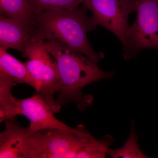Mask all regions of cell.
Returning a JSON list of instances; mask_svg holds the SVG:
<instances>
[{
  "instance_id": "5",
  "label": "cell",
  "mask_w": 158,
  "mask_h": 158,
  "mask_svg": "<svg viewBox=\"0 0 158 158\" xmlns=\"http://www.w3.org/2000/svg\"><path fill=\"white\" fill-rule=\"evenodd\" d=\"M135 20L129 26L123 56L126 60L135 58L141 51L158 50V0H136Z\"/></svg>"
},
{
  "instance_id": "4",
  "label": "cell",
  "mask_w": 158,
  "mask_h": 158,
  "mask_svg": "<svg viewBox=\"0 0 158 158\" xmlns=\"http://www.w3.org/2000/svg\"><path fill=\"white\" fill-rule=\"evenodd\" d=\"M42 33L29 44L23 55L28 60L25 63L35 81L37 92L44 98L54 113L62 107L54 95L61 88V80L56 61L44 46Z\"/></svg>"
},
{
  "instance_id": "7",
  "label": "cell",
  "mask_w": 158,
  "mask_h": 158,
  "mask_svg": "<svg viewBox=\"0 0 158 158\" xmlns=\"http://www.w3.org/2000/svg\"><path fill=\"white\" fill-rule=\"evenodd\" d=\"M38 132L41 158H77L93 137L82 125L73 131L45 129Z\"/></svg>"
},
{
  "instance_id": "9",
  "label": "cell",
  "mask_w": 158,
  "mask_h": 158,
  "mask_svg": "<svg viewBox=\"0 0 158 158\" xmlns=\"http://www.w3.org/2000/svg\"><path fill=\"white\" fill-rule=\"evenodd\" d=\"M6 129L0 134V158H31L30 128L19 126L16 117L6 120Z\"/></svg>"
},
{
  "instance_id": "10",
  "label": "cell",
  "mask_w": 158,
  "mask_h": 158,
  "mask_svg": "<svg viewBox=\"0 0 158 158\" xmlns=\"http://www.w3.org/2000/svg\"><path fill=\"white\" fill-rule=\"evenodd\" d=\"M0 76L10 79L15 85L26 84L36 90L37 87L25 63L21 62L0 46Z\"/></svg>"
},
{
  "instance_id": "8",
  "label": "cell",
  "mask_w": 158,
  "mask_h": 158,
  "mask_svg": "<svg viewBox=\"0 0 158 158\" xmlns=\"http://www.w3.org/2000/svg\"><path fill=\"white\" fill-rule=\"evenodd\" d=\"M37 24L0 15V46L14 49L23 56L29 44L39 35Z\"/></svg>"
},
{
  "instance_id": "3",
  "label": "cell",
  "mask_w": 158,
  "mask_h": 158,
  "mask_svg": "<svg viewBox=\"0 0 158 158\" xmlns=\"http://www.w3.org/2000/svg\"><path fill=\"white\" fill-rule=\"evenodd\" d=\"M49 105L40 94L25 99H18L13 96L11 90L0 91V122L18 115H23L29 119L30 129L37 131L45 129L75 131L57 119Z\"/></svg>"
},
{
  "instance_id": "12",
  "label": "cell",
  "mask_w": 158,
  "mask_h": 158,
  "mask_svg": "<svg viewBox=\"0 0 158 158\" xmlns=\"http://www.w3.org/2000/svg\"><path fill=\"white\" fill-rule=\"evenodd\" d=\"M138 137L135 132V122L133 121L129 137L124 145L120 148L112 149L109 148L107 156L113 158H147L138 144Z\"/></svg>"
},
{
  "instance_id": "6",
  "label": "cell",
  "mask_w": 158,
  "mask_h": 158,
  "mask_svg": "<svg viewBox=\"0 0 158 158\" xmlns=\"http://www.w3.org/2000/svg\"><path fill=\"white\" fill-rule=\"evenodd\" d=\"M136 0H85L84 5L92 13L95 27L101 26L125 42L130 15L135 11Z\"/></svg>"
},
{
  "instance_id": "2",
  "label": "cell",
  "mask_w": 158,
  "mask_h": 158,
  "mask_svg": "<svg viewBox=\"0 0 158 158\" xmlns=\"http://www.w3.org/2000/svg\"><path fill=\"white\" fill-rule=\"evenodd\" d=\"M88 9L82 8L48 10L35 15L36 24L45 40L66 46L98 62L103 54L97 52L90 46L87 34L95 27Z\"/></svg>"
},
{
  "instance_id": "1",
  "label": "cell",
  "mask_w": 158,
  "mask_h": 158,
  "mask_svg": "<svg viewBox=\"0 0 158 158\" xmlns=\"http://www.w3.org/2000/svg\"><path fill=\"white\" fill-rule=\"evenodd\" d=\"M44 44L59 69L61 88L57 102L61 106L74 102L80 111H86L93 104V96L84 95L82 89L94 82L113 78L114 73L102 70L96 62L59 43L45 40Z\"/></svg>"
},
{
  "instance_id": "11",
  "label": "cell",
  "mask_w": 158,
  "mask_h": 158,
  "mask_svg": "<svg viewBox=\"0 0 158 158\" xmlns=\"http://www.w3.org/2000/svg\"><path fill=\"white\" fill-rule=\"evenodd\" d=\"M0 15L36 24L30 0H0Z\"/></svg>"
},
{
  "instance_id": "13",
  "label": "cell",
  "mask_w": 158,
  "mask_h": 158,
  "mask_svg": "<svg viewBox=\"0 0 158 158\" xmlns=\"http://www.w3.org/2000/svg\"><path fill=\"white\" fill-rule=\"evenodd\" d=\"M85 0H30L34 15L45 11L72 9L80 7Z\"/></svg>"
}]
</instances>
